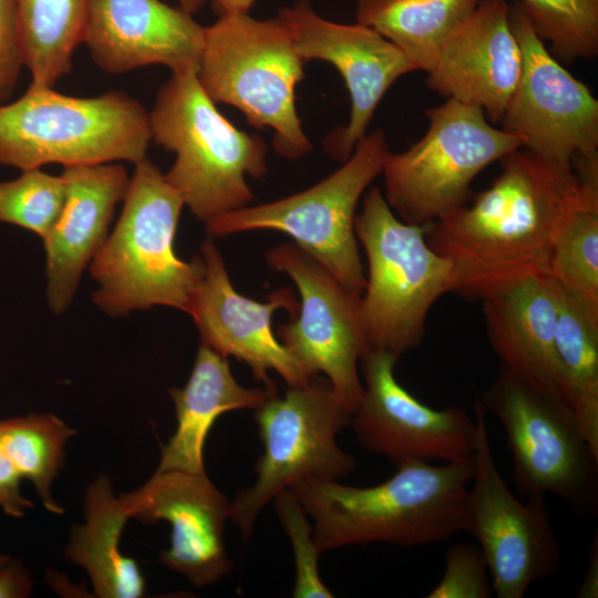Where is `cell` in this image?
I'll return each instance as SVG.
<instances>
[{
    "label": "cell",
    "mask_w": 598,
    "mask_h": 598,
    "mask_svg": "<svg viewBox=\"0 0 598 598\" xmlns=\"http://www.w3.org/2000/svg\"><path fill=\"white\" fill-rule=\"evenodd\" d=\"M471 205L429 226L427 244L452 266L450 292L482 300L519 278L548 276L553 245L568 213L598 202V181L549 166L519 147Z\"/></svg>",
    "instance_id": "6da1fadb"
},
{
    "label": "cell",
    "mask_w": 598,
    "mask_h": 598,
    "mask_svg": "<svg viewBox=\"0 0 598 598\" xmlns=\"http://www.w3.org/2000/svg\"><path fill=\"white\" fill-rule=\"evenodd\" d=\"M473 472V456L443 465L410 461L373 486L303 478L287 489L310 517L320 553L374 543L413 547L465 530Z\"/></svg>",
    "instance_id": "7a4b0ae2"
},
{
    "label": "cell",
    "mask_w": 598,
    "mask_h": 598,
    "mask_svg": "<svg viewBox=\"0 0 598 598\" xmlns=\"http://www.w3.org/2000/svg\"><path fill=\"white\" fill-rule=\"evenodd\" d=\"M134 165L121 216L89 266L96 283L92 300L111 317L153 307L188 315L199 260L187 262L175 252L185 204L147 157Z\"/></svg>",
    "instance_id": "3957f363"
},
{
    "label": "cell",
    "mask_w": 598,
    "mask_h": 598,
    "mask_svg": "<svg viewBox=\"0 0 598 598\" xmlns=\"http://www.w3.org/2000/svg\"><path fill=\"white\" fill-rule=\"evenodd\" d=\"M148 116L151 141L175 154L165 177L197 219L207 224L248 206L254 194L246 176L267 174V145L217 110L197 72L172 74Z\"/></svg>",
    "instance_id": "277c9868"
},
{
    "label": "cell",
    "mask_w": 598,
    "mask_h": 598,
    "mask_svg": "<svg viewBox=\"0 0 598 598\" xmlns=\"http://www.w3.org/2000/svg\"><path fill=\"white\" fill-rule=\"evenodd\" d=\"M150 116L130 94L109 91L93 97L29 85L0 104V165L21 171L147 157Z\"/></svg>",
    "instance_id": "5b68a950"
},
{
    "label": "cell",
    "mask_w": 598,
    "mask_h": 598,
    "mask_svg": "<svg viewBox=\"0 0 598 598\" xmlns=\"http://www.w3.org/2000/svg\"><path fill=\"white\" fill-rule=\"evenodd\" d=\"M427 229L401 220L378 187L365 194L354 231L368 261L360 297L367 351L400 359L416 348L432 306L450 292L451 262L427 244Z\"/></svg>",
    "instance_id": "8992f818"
},
{
    "label": "cell",
    "mask_w": 598,
    "mask_h": 598,
    "mask_svg": "<svg viewBox=\"0 0 598 598\" xmlns=\"http://www.w3.org/2000/svg\"><path fill=\"white\" fill-rule=\"evenodd\" d=\"M303 62L278 18L227 14L205 28L197 79L215 103L237 107L254 127L272 130L280 156L297 159L312 150L295 103Z\"/></svg>",
    "instance_id": "52a82bcc"
},
{
    "label": "cell",
    "mask_w": 598,
    "mask_h": 598,
    "mask_svg": "<svg viewBox=\"0 0 598 598\" xmlns=\"http://www.w3.org/2000/svg\"><path fill=\"white\" fill-rule=\"evenodd\" d=\"M390 150L383 130L364 135L350 157L327 178L300 193L246 206L205 224L210 237L276 230L321 262L343 286L362 293L365 271L354 218L358 203L378 175Z\"/></svg>",
    "instance_id": "ba28073f"
},
{
    "label": "cell",
    "mask_w": 598,
    "mask_h": 598,
    "mask_svg": "<svg viewBox=\"0 0 598 598\" xmlns=\"http://www.w3.org/2000/svg\"><path fill=\"white\" fill-rule=\"evenodd\" d=\"M350 419L322 374L288 386L282 396L274 393L254 410L262 453L254 468L255 482L240 489L229 507V519L244 539L251 536L261 509L295 482L339 481L354 471L355 458L337 440Z\"/></svg>",
    "instance_id": "9c48e42d"
},
{
    "label": "cell",
    "mask_w": 598,
    "mask_h": 598,
    "mask_svg": "<svg viewBox=\"0 0 598 598\" xmlns=\"http://www.w3.org/2000/svg\"><path fill=\"white\" fill-rule=\"evenodd\" d=\"M425 116V134L402 153L389 152L382 168L386 203L401 220L417 226L465 205L473 179L522 147L475 105L447 99L426 109Z\"/></svg>",
    "instance_id": "30bf717a"
},
{
    "label": "cell",
    "mask_w": 598,
    "mask_h": 598,
    "mask_svg": "<svg viewBox=\"0 0 598 598\" xmlns=\"http://www.w3.org/2000/svg\"><path fill=\"white\" fill-rule=\"evenodd\" d=\"M478 401L504 429L522 496L551 494L578 514L597 513L598 454L559 396L502 367Z\"/></svg>",
    "instance_id": "8fae6325"
},
{
    "label": "cell",
    "mask_w": 598,
    "mask_h": 598,
    "mask_svg": "<svg viewBox=\"0 0 598 598\" xmlns=\"http://www.w3.org/2000/svg\"><path fill=\"white\" fill-rule=\"evenodd\" d=\"M474 472L468 487L465 530L480 544L493 592L497 598H522L529 587L550 577L561 555L545 496L516 497L495 463L486 415L475 400Z\"/></svg>",
    "instance_id": "7c38bea8"
},
{
    "label": "cell",
    "mask_w": 598,
    "mask_h": 598,
    "mask_svg": "<svg viewBox=\"0 0 598 598\" xmlns=\"http://www.w3.org/2000/svg\"><path fill=\"white\" fill-rule=\"evenodd\" d=\"M508 17L523 72L502 128L555 169L575 172L576 161L598 158V100L549 53L518 2Z\"/></svg>",
    "instance_id": "4fadbf2b"
},
{
    "label": "cell",
    "mask_w": 598,
    "mask_h": 598,
    "mask_svg": "<svg viewBox=\"0 0 598 598\" xmlns=\"http://www.w3.org/2000/svg\"><path fill=\"white\" fill-rule=\"evenodd\" d=\"M266 262L296 285L299 308L277 328V338L309 375H324L351 414L362 394L359 363L367 351L360 319L361 295L343 286L295 243L271 247Z\"/></svg>",
    "instance_id": "5bb4252c"
},
{
    "label": "cell",
    "mask_w": 598,
    "mask_h": 598,
    "mask_svg": "<svg viewBox=\"0 0 598 598\" xmlns=\"http://www.w3.org/2000/svg\"><path fill=\"white\" fill-rule=\"evenodd\" d=\"M398 360L382 350L365 351L360 359L363 389L350 419L359 444L395 466L473 456L474 417L460 406L436 410L419 401L395 379Z\"/></svg>",
    "instance_id": "9a60e30c"
},
{
    "label": "cell",
    "mask_w": 598,
    "mask_h": 598,
    "mask_svg": "<svg viewBox=\"0 0 598 598\" xmlns=\"http://www.w3.org/2000/svg\"><path fill=\"white\" fill-rule=\"evenodd\" d=\"M199 276L188 315L199 333L200 344L224 358L246 363L264 388L276 391L268 372L274 371L288 386L301 385L312 377L286 350L272 332V317L279 309L296 316L299 302L290 288L271 292L266 301L240 295L233 286L223 256L212 238L200 247Z\"/></svg>",
    "instance_id": "2e32d148"
},
{
    "label": "cell",
    "mask_w": 598,
    "mask_h": 598,
    "mask_svg": "<svg viewBox=\"0 0 598 598\" xmlns=\"http://www.w3.org/2000/svg\"><path fill=\"white\" fill-rule=\"evenodd\" d=\"M303 61L322 60L341 74L351 99L348 124L327 135L326 153L346 162L365 135L377 106L402 75L413 72L404 53L375 30L360 24H341L318 16L308 0L280 11Z\"/></svg>",
    "instance_id": "e0dca14e"
},
{
    "label": "cell",
    "mask_w": 598,
    "mask_h": 598,
    "mask_svg": "<svg viewBox=\"0 0 598 598\" xmlns=\"http://www.w3.org/2000/svg\"><path fill=\"white\" fill-rule=\"evenodd\" d=\"M125 496L131 518L171 525L169 546L158 559L193 587L214 585L233 570L224 543L230 502L206 473L155 470L140 488Z\"/></svg>",
    "instance_id": "ac0fdd59"
},
{
    "label": "cell",
    "mask_w": 598,
    "mask_h": 598,
    "mask_svg": "<svg viewBox=\"0 0 598 598\" xmlns=\"http://www.w3.org/2000/svg\"><path fill=\"white\" fill-rule=\"evenodd\" d=\"M82 43L106 73L159 64L182 74L198 70L205 27L161 0H90Z\"/></svg>",
    "instance_id": "d6986e66"
},
{
    "label": "cell",
    "mask_w": 598,
    "mask_h": 598,
    "mask_svg": "<svg viewBox=\"0 0 598 598\" xmlns=\"http://www.w3.org/2000/svg\"><path fill=\"white\" fill-rule=\"evenodd\" d=\"M505 0H482L445 40L426 72L429 89L481 107L491 123H501L523 72Z\"/></svg>",
    "instance_id": "ffe728a7"
},
{
    "label": "cell",
    "mask_w": 598,
    "mask_h": 598,
    "mask_svg": "<svg viewBox=\"0 0 598 598\" xmlns=\"http://www.w3.org/2000/svg\"><path fill=\"white\" fill-rule=\"evenodd\" d=\"M63 208L42 240L45 250V296L55 315L71 305L81 276L109 236L116 205L130 176L120 162L64 166Z\"/></svg>",
    "instance_id": "44dd1931"
},
{
    "label": "cell",
    "mask_w": 598,
    "mask_h": 598,
    "mask_svg": "<svg viewBox=\"0 0 598 598\" xmlns=\"http://www.w3.org/2000/svg\"><path fill=\"white\" fill-rule=\"evenodd\" d=\"M558 300L557 281L535 275L489 292L482 302L487 338L502 367L560 398L555 353Z\"/></svg>",
    "instance_id": "7402d4cb"
},
{
    "label": "cell",
    "mask_w": 598,
    "mask_h": 598,
    "mask_svg": "<svg viewBox=\"0 0 598 598\" xmlns=\"http://www.w3.org/2000/svg\"><path fill=\"white\" fill-rule=\"evenodd\" d=\"M176 429L162 447L156 471L206 473L204 446L215 421L225 412L256 410L277 391L246 388L234 378L227 358L200 344L187 382L168 390Z\"/></svg>",
    "instance_id": "603a6c76"
},
{
    "label": "cell",
    "mask_w": 598,
    "mask_h": 598,
    "mask_svg": "<svg viewBox=\"0 0 598 598\" xmlns=\"http://www.w3.org/2000/svg\"><path fill=\"white\" fill-rule=\"evenodd\" d=\"M83 517L71 528L65 558L86 573L95 597H143L146 580L140 565L121 549L128 502L114 493L110 477L100 475L86 487Z\"/></svg>",
    "instance_id": "cb8c5ba5"
},
{
    "label": "cell",
    "mask_w": 598,
    "mask_h": 598,
    "mask_svg": "<svg viewBox=\"0 0 598 598\" xmlns=\"http://www.w3.org/2000/svg\"><path fill=\"white\" fill-rule=\"evenodd\" d=\"M555 353L559 395L598 454V311L560 285Z\"/></svg>",
    "instance_id": "d4e9b609"
},
{
    "label": "cell",
    "mask_w": 598,
    "mask_h": 598,
    "mask_svg": "<svg viewBox=\"0 0 598 598\" xmlns=\"http://www.w3.org/2000/svg\"><path fill=\"white\" fill-rule=\"evenodd\" d=\"M482 0H357V22L394 43L413 71L427 72L452 32Z\"/></svg>",
    "instance_id": "484cf974"
},
{
    "label": "cell",
    "mask_w": 598,
    "mask_h": 598,
    "mask_svg": "<svg viewBox=\"0 0 598 598\" xmlns=\"http://www.w3.org/2000/svg\"><path fill=\"white\" fill-rule=\"evenodd\" d=\"M90 0H17L31 85H53L72 69Z\"/></svg>",
    "instance_id": "4316f807"
},
{
    "label": "cell",
    "mask_w": 598,
    "mask_h": 598,
    "mask_svg": "<svg viewBox=\"0 0 598 598\" xmlns=\"http://www.w3.org/2000/svg\"><path fill=\"white\" fill-rule=\"evenodd\" d=\"M76 432L53 413H33L0 420V445L22 480L34 487L43 507L62 515L52 484L63 468L65 446Z\"/></svg>",
    "instance_id": "83f0119b"
},
{
    "label": "cell",
    "mask_w": 598,
    "mask_h": 598,
    "mask_svg": "<svg viewBox=\"0 0 598 598\" xmlns=\"http://www.w3.org/2000/svg\"><path fill=\"white\" fill-rule=\"evenodd\" d=\"M548 276L598 311V202H585L565 217L553 245Z\"/></svg>",
    "instance_id": "f1b7e54d"
},
{
    "label": "cell",
    "mask_w": 598,
    "mask_h": 598,
    "mask_svg": "<svg viewBox=\"0 0 598 598\" xmlns=\"http://www.w3.org/2000/svg\"><path fill=\"white\" fill-rule=\"evenodd\" d=\"M535 33L556 59L571 63L598 55V0H519Z\"/></svg>",
    "instance_id": "f546056e"
},
{
    "label": "cell",
    "mask_w": 598,
    "mask_h": 598,
    "mask_svg": "<svg viewBox=\"0 0 598 598\" xmlns=\"http://www.w3.org/2000/svg\"><path fill=\"white\" fill-rule=\"evenodd\" d=\"M65 200L62 175L32 168L10 181L0 182V223L11 224L42 240L56 221Z\"/></svg>",
    "instance_id": "4dcf8cb0"
},
{
    "label": "cell",
    "mask_w": 598,
    "mask_h": 598,
    "mask_svg": "<svg viewBox=\"0 0 598 598\" xmlns=\"http://www.w3.org/2000/svg\"><path fill=\"white\" fill-rule=\"evenodd\" d=\"M272 502L293 551L296 579L292 597H333L320 578L318 560L321 553L315 543L308 515L287 488L279 492Z\"/></svg>",
    "instance_id": "1f68e13d"
},
{
    "label": "cell",
    "mask_w": 598,
    "mask_h": 598,
    "mask_svg": "<svg viewBox=\"0 0 598 598\" xmlns=\"http://www.w3.org/2000/svg\"><path fill=\"white\" fill-rule=\"evenodd\" d=\"M445 568L440 581L426 598H489L493 594L485 557L478 546L451 545L445 553Z\"/></svg>",
    "instance_id": "d6a6232c"
},
{
    "label": "cell",
    "mask_w": 598,
    "mask_h": 598,
    "mask_svg": "<svg viewBox=\"0 0 598 598\" xmlns=\"http://www.w3.org/2000/svg\"><path fill=\"white\" fill-rule=\"evenodd\" d=\"M24 66L17 0H0V104L8 102Z\"/></svg>",
    "instance_id": "836d02e7"
},
{
    "label": "cell",
    "mask_w": 598,
    "mask_h": 598,
    "mask_svg": "<svg viewBox=\"0 0 598 598\" xmlns=\"http://www.w3.org/2000/svg\"><path fill=\"white\" fill-rule=\"evenodd\" d=\"M21 475L0 445V508L13 518H21L33 507V502L21 492Z\"/></svg>",
    "instance_id": "e575fe53"
},
{
    "label": "cell",
    "mask_w": 598,
    "mask_h": 598,
    "mask_svg": "<svg viewBox=\"0 0 598 598\" xmlns=\"http://www.w3.org/2000/svg\"><path fill=\"white\" fill-rule=\"evenodd\" d=\"M32 587V578L19 559L11 557L0 569V598L29 597Z\"/></svg>",
    "instance_id": "d590c367"
},
{
    "label": "cell",
    "mask_w": 598,
    "mask_h": 598,
    "mask_svg": "<svg viewBox=\"0 0 598 598\" xmlns=\"http://www.w3.org/2000/svg\"><path fill=\"white\" fill-rule=\"evenodd\" d=\"M598 550L597 537L589 554L588 567L585 573L584 580L577 590V597L592 598L598 595Z\"/></svg>",
    "instance_id": "8d00e7d4"
},
{
    "label": "cell",
    "mask_w": 598,
    "mask_h": 598,
    "mask_svg": "<svg viewBox=\"0 0 598 598\" xmlns=\"http://www.w3.org/2000/svg\"><path fill=\"white\" fill-rule=\"evenodd\" d=\"M255 0H215L219 16L248 13Z\"/></svg>",
    "instance_id": "74e56055"
},
{
    "label": "cell",
    "mask_w": 598,
    "mask_h": 598,
    "mask_svg": "<svg viewBox=\"0 0 598 598\" xmlns=\"http://www.w3.org/2000/svg\"><path fill=\"white\" fill-rule=\"evenodd\" d=\"M181 8L186 12L194 14L198 12L207 0H177Z\"/></svg>",
    "instance_id": "f35d334b"
},
{
    "label": "cell",
    "mask_w": 598,
    "mask_h": 598,
    "mask_svg": "<svg viewBox=\"0 0 598 598\" xmlns=\"http://www.w3.org/2000/svg\"><path fill=\"white\" fill-rule=\"evenodd\" d=\"M10 556L0 555V569L10 560Z\"/></svg>",
    "instance_id": "ab89813d"
}]
</instances>
